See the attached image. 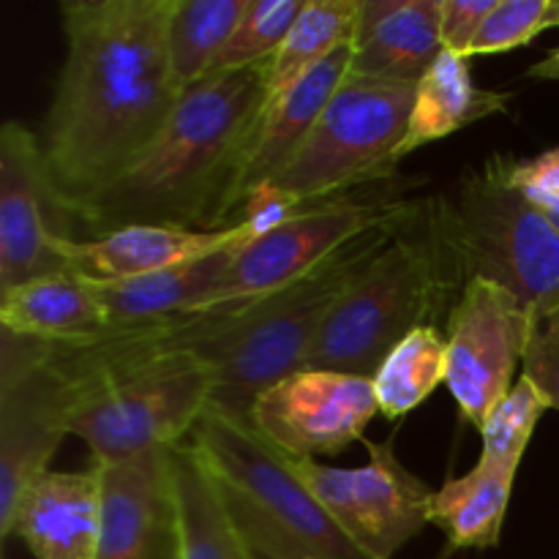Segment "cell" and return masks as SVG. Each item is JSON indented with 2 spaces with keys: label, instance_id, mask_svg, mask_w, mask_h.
Listing matches in <instances>:
<instances>
[{
  "label": "cell",
  "instance_id": "6da1fadb",
  "mask_svg": "<svg viewBox=\"0 0 559 559\" xmlns=\"http://www.w3.org/2000/svg\"><path fill=\"white\" fill-rule=\"evenodd\" d=\"M173 0H63L66 58L41 151L71 211L118 180L178 104L167 55Z\"/></svg>",
  "mask_w": 559,
  "mask_h": 559
},
{
  "label": "cell",
  "instance_id": "7a4b0ae2",
  "mask_svg": "<svg viewBox=\"0 0 559 559\" xmlns=\"http://www.w3.org/2000/svg\"><path fill=\"white\" fill-rule=\"evenodd\" d=\"M265 104L267 63L186 87L153 145L76 207V227L87 238L123 227L229 229L240 164Z\"/></svg>",
  "mask_w": 559,
  "mask_h": 559
},
{
  "label": "cell",
  "instance_id": "3957f363",
  "mask_svg": "<svg viewBox=\"0 0 559 559\" xmlns=\"http://www.w3.org/2000/svg\"><path fill=\"white\" fill-rule=\"evenodd\" d=\"M424 213V202H415L402 216L366 229L306 276L273 293L189 314L183 344L211 369V407L233 418L251 420L257 396L306 369L317 333L338 295Z\"/></svg>",
  "mask_w": 559,
  "mask_h": 559
},
{
  "label": "cell",
  "instance_id": "277c9868",
  "mask_svg": "<svg viewBox=\"0 0 559 559\" xmlns=\"http://www.w3.org/2000/svg\"><path fill=\"white\" fill-rule=\"evenodd\" d=\"M519 158L491 153L429 205V229L459 284L486 278L533 317L559 311V229L513 183Z\"/></svg>",
  "mask_w": 559,
  "mask_h": 559
},
{
  "label": "cell",
  "instance_id": "5b68a950",
  "mask_svg": "<svg viewBox=\"0 0 559 559\" xmlns=\"http://www.w3.org/2000/svg\"><path fill=\"white\" fill-rule=\"evenodd\" d=\"M191 448L254 559H374L366 555L251 420L207 407Z\"/></svg>",
  "mask_w": 559,
  "mask_h": 559
},
{
  "label": "cell",
  "instance_id": "8992f818",
  "mask_svg": "<svg viewBox=\"0 0 559 559\" xmlns=\"http://www.w3.org/2000/svg\"><path fill=\"white\" fill-rule=\"evenodd\" d=\"M462 293L429 229V205L338 295L314 338L306 369L374 377L404 336L437 325Z\"/></svg>",
  "mask_w": 559,
  "mask_h": 559
},
{
  "label": "cell",
  "instance_id": "52a82bcc",
  "mask_svg": "<svg viewBox=\"0 0 559 559\" xmlns=\"http://www.w3.org/2000/svg\"><path fill=\"white\" fill-rule=\"evenodd\" d=\"M186 320L173 342L131 360L123 374L71 413L69 435L80 437L96 462L180 445L211 407L213 374L186 349Z\"/></svg>",
  "mask_w": 559,
  "mask_h": 559
},
{
  "label": "cell",
  "instance_id": "ba28073f",
  "mask_svg": "<svg viewBox=\"0 0 559 559\" xmlns=\"http://www.w3.org/2000/svg\"><path fill=\"white\" fill-rule=\"evenodd\" d=\"M418 85L347 74L306 145L273 180L304 207L342 200L402 162Z\"/></svg>",
  "mask_w": 559,
  "mask_h": 559
},
{
  "label": "cell",
  "instance_id": "9c48e42d",
  "mask_svg": "<svg viewBox=\"0 0 559 559\" xmlns=\"http://www.w3.org/2000/svg\"><path fill=\"white\" fill-rule=\"evenodd\" d=\"M369 462L344 469L289 456L314 500L369 557L391 559L431 524L435 491L396 459L393 442H369Z\"/></svg>",
  "mask_w": 559,
  "mask_h": 559
},
{
  "label": "cell",
  "instance_id": "30bf717a",
  "mask_svg": "<svg viewBox=\"0 0 559 559\" xmlns=\"http://www.w3.org/2000/svg\"><path fill=\"white\" fill-rule=\"evenodd\" d=\"M413 200H342L311 205L295 213L271 233L238 246L216 284L211 306L240 304V300L260 298L273 293L295 278L306 276L311 267L320 265L325 257L342 249L366 229L402 216L409 211Z\"/></svg>",
  "mask_w": 559,
  "mask_h": 559
},
{
  "label": "cell",
  "instance_id": "8fae6325",
  "mask_svg": "<svg viewBox=\"0 0 559 559\" xmlns=\"http://www.w3.org/2000/svg\"><path fill=\"white\" fill-rule=\"evenodd\" d=\"M533 314L516 295L486 278L462 287L448 311L445 385L464 420L480 429L522 369Z\"/></svg>",
  "mask_w": 559,
  "mask_h": 559
},
{
  "label": "cell",
  "instance_id": "7c38bea8",
  "mask_svg": "<svg viewBox=\"0 0 559 559\" xmlns=\"http://www.w3.org/2000/svg\"><path fill=\"white\" fill-rule=\"evenodd\" d=\"M74 211L55 186L38 136L20 120L0 129V295L66 271L58 240L74 238Z\"/></svg>",
  "mask_w": 559,
  "mask_h": 559
},
{
  "label": "cell",
  "instance_id": "4fadbf2b",
  "mask_svg": "<svg viewBox=\"0 0 559 559\" xmlns=\"http://www.w3.org/2000/svg\"><path fill=\"white\" fill-rule=\"evenodd\" d=\"M380 415L371 377L304 369L267 388L251 407V424L295 459L336 456Z\"/></svg>",
  "mask_w": 559,
  "mask_h": 559
},
{
  "label": "cell",
  "instance_id": "5bb4252c",
  "mask_svg": "<svg viewBox=\"0 0 559 559\" xmlns=\"http://www.w3.org/2000/svg\"><path fill=\"white\" fill-rule=\"evenodd\" d=\"M66 437V413L38 366L36 344L0 328V530Z\"/></svg>",
  "mask_w": 559,
  "mask_h": 559
},
{
  "label": "cell",
  "instance_id": "9a60e30c",
  "mask_svg": "<svg viewBox=\"0 0 559 559\" xmlns=\"http://www.w3.org/2000/svg\"><path fill=\"white\" fill-rule=\"evenodd\" d=\"M102 480V519L93 559H151L173 530L169 448L120 462H93Z\"/></svg>",
  "mask_w": 559,
  "mask_h": 559
},
{
  "label": "cell",
  "instance_id": "2e32d148",
  "mask_svg": "<svg viewBox=\"0 0 559 559\" xmlns=\"http://www.w3.org/2000/svg\"><path fill=\"white\" fill-rule=\"evenodd\" d=\"M353 66V47L338 49L336 55L311 69L300 82H295L287 93L271 98L251 131L249 147H246L243 164H240L238 183H235V218L238 224L246 200L260 186L273 183L284 169L293 164L300 147L306 145L309 134L314 131L317 120L322 118L325 107L331 104L333 93L344 82Z\"/></svg>",
  "mask_w": 559,
  "mask_h": 559
},
{
  "label": "cell",
  "instance_id": "e0dca14e",
  "mask_svg": "<svg viewBox=\"0 0 559 559\" xmlns=\"http://www.w3.org/2000/svg\"><path fill=\"white\" fill-rule=\"evenodd\" d=\"M254 240L246 224H235L218 233L180 227H123L102 238H63L58 254L66 271H74L91 282H126L147 273L167 271L186 262L205 260L229 246Z\"/></svg>",
  "mask_w": 559,
  "mask_h": 559
},
{
  "label": "cell",
  "instance_id": "ac0fdd59",
  "mask_svg": "<svg viewBox=\"0 0 559 559\" xmlns=\"http://www.w3.org/2000/svg\"><path fill=\"white\" fill-rule=\"evenodd\" d=\"M102 519L98 469L38 475L16 500L3 538L25 540L33 559H93Z\"/></svg>",
  "mask_w": 559,
  "mask_h": 559
},
{
  "label": "cell",
  "instance_id": "d6986e66",
  "mask_svg": "<svg viewBox=\"0 0 559 559\" xmlns=\"http://www.w3.org/2000/svg\"><path fill=\"white\" fill-rule=\"evenodd\" d=\"M442 49L440 0H360L349 74L418 85Z\"/></svg>",
  "mask_w": 559,
  "mask_h": 559
},
{
  "label": "cell",
  "instance_id": "ffe728a7",
  "mask_svg": "<svg viewBox=\"0 0 559 559\" xmlns=\"http://www.w3.org/2000/svg\"><path fill=\"white\" fill-rule=\"evenodd\" d=\"M0 328L38 342H82L107 331L109 317L96 282L58 271L0 295Z\"/></svg>",
  "mask_w": 559,
  "mask_h": 559
},
{
  "label": "cell",
  "instance_id": "44dd1931",
  "mask_svg": "<svg viewBox=\"0 0 559 559\" xmlns=\"http://www.w3.org/2000/svg\"><path fill=\"white\" fill-rule=\"evenodd\" d=\"M238 246L140 278L96 282L109 325H140V322L173 320V317L202 311L211 304L216 284L222 282Z\"/></svg>",
  "mask_w": 559,
  "mask_h": 559
},
{
  "label": "cell",
  "instance_id": "7402d4cb",
  "mask_svg": "<svg viewBox=\"0 0 559 559\" xmlns=\"http://www.w3.org/2000/svg\"><path fill=\"white\" fill-rule=\"evenodd\" d=\"M169 484L180 559H254L191 442L169 448Z\"/></svg>",
  "mask_w": 559,
  "mask_h": 559
},
{
  "label": "cell",
  "instance_id": "603a6c76",
  "mask_svg": "<svg viewBox=\"0 0 559 559\" xmlns=\"http://www.w3.org/2000/svg\"><path fill=\"white\" fill-rule=\"evenodd\" d=\"M467 60L469 58L464 55L442 49L435 66L418 82L402 158L429 142L445 140L478 120L508 112L511 93L486 91V87L475 85Z\"/></svg>",
  "mask_w": 559,
  "mask_h": 559
},
{
  "label": "cell",
  "instance_id": "cb8c5ba5",
  "mask_svg": "<svg viewBox=\"0 0 559 559\" xmlns=\"http://www.w3.org/2000/svg\"><path fill=\"white\" fill-rule=\"evenodd\" d=\"M519 467L478 462L467 475L448 480L431 497V524L456 549H497L502 538Z\"/></svg>",
  "mask_w": 559,
  "mask_h": 559
},
{
  "label": "cell",
  "instance_id": "d4e9b609",
  "mask_svg": "<svg viewBox=\"0 0 559 559\" xmlns=\"http://www.w3.org/2000/svg\"><path fill=\"white\" fill-rule=\"evenodd\" d=\"M358 5L360 0H306L284 44L267 63V102L287 93L338 49L353 47L358 36Z\"/></svg>",
  "mask_w": 559,
  "mask_h": 559
},
{
  "label": "cell",
  "instance_id": "484cf974",
  "mask_svg": "<svg viewBox=\"0 0 559 559\" xmlns=\"http://www.w3.org/2000/svg\"><path fill=\"white\" fill-rule=\"evenodd\" d=\"M249 0H173L167 14V55L178 91L213 74Z\"/></svg>",
  "mask_w": 559,
  "mask_h": 559
},
{
  "label": "cell",
  "instance_id": "4316f807",
  "mask_svg": "<svg viewBox=\"0 0 559 559\" xmlns=\"http://www.w3.org/2000/svg\"><path fill=\"white\" fill-rule=\"evenodd\" d=\"M448 374V342L445 333L437 325L415 328L391 349L377 374L374 382L380 415L388 420H399L435 393Z\"/></svg>",
  "mask_w": 559,
  "mask_h": 559
},
{
  "label": "cell",
  "instance_id": "83f0119b",
  "mask_svg": "<svg viewBox=\"0 0 559 559\" xmlns=\"http://www.w3.org/2000/svg\"><path fill=\"white\" fill-rule=\"evenodd\" d=\"M546 409L549 404L540 396L538 388L527 377L519 374L511 391L489 409L480 424L478 431L484 445H480L478 462L495 464V467H519Z\"/></svg>",
  "mask_w": 559,
  "mask_h": 559
},
{
  "label": "cell",
  "instance_id": "f1b7e54d",
  "mask_svg": "<svg viewBox=\"0 0 559 559\" xmlns=\"http://www.w3.org/2000/svg\"><path fill=\"white\" fill-rule=\"evenodd\" d=\"M304 5L306 0H249L213 74L271 63Z\"/></svg>",
  "mask_w": 559,
  "mask_h": 559
},
{
  "label": "cell",
  "instance_id": "f546056e",
  "mask_svg": "<svg viewBox=\"0 0 559 559\" xmlns=\"http://www.w3.org/2000/svg\"><path fill=\"white\" fill-rule=\"evenodd\" d=\"M549 27H559V0H497L469 49V58L511 52Z\"/></svg>",
  "mask_w": 559,
  "mask_h": 559
},
{
  "label": "cell",
  "instance_id": "4dcf8cb0",
  "mask_svg": "<svg viewBox=\"0 0 559 559\" xmlns=\"http://www.w3.org/2000/svg\"><path fill=\"white\" fill-rule=\"evenodd\" d=\"M522 377L538 388L549 409H559V311L533 317L522 358Z\"/></svg>",
  "mask_w": 559,
  "mask_h": 559
},
{
  "label": "cell",
  "instance_id": "1f68e13d",
  "mask_svg": "<svg viewBox=\"0 0 559 559\" xmlns=\"http://www.w3.org/2000/svg\"><path fill=\"white\" fill-rule=\"evenodd\" d=\"M497 0H440L442 47L469 58L475 38Z\"/></svg>",
  "mask_w": 559,
  "mask_h": 559
},
{
  "label": "cell",
  "instance_id": "d6a6232c",
  "mask_svg": "<svg viewBox=\"0 0 559 559\" xmlns=\"http://www.w3.org/2000/svg\"><path fill=\"white\" fill-rule=\"evenodd\" d=\"M513 183L535 205H544V202L559 197V147L544 151L540 156L530 158V162H516Z\"/></svg>",
  "mask_w": 559,
  "mask_h": 559
},
{
  "label": "cell",
  "instance_id": "836d02e7",
  "mask_svg": "<svg viewBox=\"0 0 559 559\" xmlns=\"http://www.w3.org/2000/svg\"><path fill=\"white\" fill-rule=\"evenodd\" d=\"M530 76H535V80H559V47L551 55H546L540 63H535L530 69Z\"/></svg>",
  "mask_w": 559,
  "mask_h": 559
},
{
  "label": "cell",
  "instance_id": "e575fe53",
  "mask_svg": "<svg viewBox=\"0 0 559 559\" xmlns=\"http://www.w3.org/2000/svg\"><path fill=\"white\" fill-rule=\"evenodd\" d=\"M151 559H180L178 538H175V524H173V530H169V533L164 535L162 544L156 546V551H153Z\"/></svg>",
  "mask_w": 559,
  "mask_h": 559
},
{
  "label": "cell",
  "instance_id": "d590c367",
  "mask_svg": "<svg viewBox=\"0 0 559 559\" xmlns=\"http://www.w3.org/2000/svg\"><path fill=\"white\" fill-rule=\"evenodd\" d=\"M540 207H544L546 216H549L551 222H555V227L559 229V197H555V200H549V202H544Z\"/></svg>",
  "mask_w": 559,
  "mask_h": 559
}]
</instances>
